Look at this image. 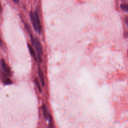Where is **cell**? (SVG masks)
Here are the masks:
<instances>
[{
	"instance_id": "cell-1",
	"label": "cell",
	"mask_w": 128,
	"mask_h": 128,
	"mask_svg": "<svg viewBox=\"0 0 128 128\" xmlns=\"http://www.w3.org/2000/svg\"><path fill=\"white\" fill-rule=\"evenodd\" d=\"M34 45L35 46L37 53L38 54L39 60L40 61V62H42L41 56L43 55V49H42V46L41 45V43L40 42L39 39L37 38H36L35 39Z\"/></svg>"
},
{
	"instance_id": "cell-2",
	"label": "cell",
	"mask_w": 128,
	"mask_h": 128,
	"mask_svg": "<svg viewBox=\"0 0 128 128\" xmlns=\"http://www.w3.org/2000/svg\"><path fill=\"white\" fill-rule=\"evenodd\" d=\"M1 62L2 67L3 70L4 71L5 74L8 76H10L11 75V70L10 67L6 63L4 59H2Z\"/></svg>"
},
{
	"instance_id": "cell-3",
	"label": "cell",
	"mask_w": 128,
	"mask_h": 128,
	"mask_svg": "<svg viewBox=\"0 0 128 128\" xmlns=\"http://www.w3.org/2000/svg\"><path fill=\"white\" fill-rule=\"evenodd\" d=\"M30 15L33 27L35 31H37V16H36V12H35V13H33L32 12H30Z\"/></svg>"
},
{
	"instance_id": "cell-4",
	"label": "cell",
	"mask_w": 128,
	"mask_h": 128,
	"mask_svg": "<svg viewBox=\"0 0 128 128\" xmlns=\"http://www.w3.org/2000/svg\"><path fill=\"white\" fill-rule=\"evenodd\" d=\"M39 75L40 79V82L41 83V84L42 85V86L44 87L45 86V79H44V74L43 73L41 69L40 68V67H39Z\"/></svg>"
},
{
	"instance_id": "cell-5",
	"label": "cell",
	"mask_w": 128,
	"mask_h": 128,
	"mask_svg": "<svg viewBox=\"0 0 128 128\" xmlns=\"http://www.w3.org/2000/svg\"><path fill=\"white\" fill-rule=\"evenodd\" d=\"M7 75H4L2 76V81L5 85H10L12 83V81L10 79L6 76Z\"/></svg>"
},
{
	"instance_id": "cell-6",
	"label": "cell",
	"mask_w": 128,
	"mask_h": 128,
	"mask_svg": "<svg viewBox=\"0 0 128 128\" xmlns=\"http://www.w3.org/2000/svg\"><path fill=\"white\" fill-rule=\"evenodd\" d=\"M28 48H29V50L30 54H31V55L34 57V58L35 59L36 61H37V59L35 52L34 49H33V48L32 47V46L30 45L29 44H28Z\"/></svg>"
},
{
	"instance_id": "cell-7",
	"label": "cell",
	"mask_w": 128,
	"mask_h": 128,
	"mask_svg": "<svg viewBox=\"0 0 128 128\" xmlns=\"http://www.w3.org/2000/svg\"><path fill=\"white\" fill-rule=\"evenodd\" d=\"M42 110H43V113L44 117L45 118V119H47L49 117V114H48V111L46 106L43 104L42 106Z\"/></svg>"
},
{
	"instance_id": "cell-8",
	"label": "cell",
	"mask_w": 128,
	"mask_h": 128,
	"mask_svg": "<svg viewBox=\"0 0 128 128\" xmlns=\"http://www.w3.org/2000/svg\"><path fill=\"white\" fill-rule=\"evenodd\" d=\"M35 81V84H36V85L37 87L38 88V89H39V90L40 92H42V90H41V88L40 82H39V80H38V78H36L35 79V81Z\"/></svg>"
},
{
	"instance_id": "cell-9",
	"label": "cell",
	"mask_w": 128,
	"mask_h": 128,
	"mask_svg": "<svg viewBox=\"0 0 128 128\" xmlns=\"http://www.w3.org/2000/svg\"><path fill=\"white\" fill-rule=\"evenodd\" d=\"M121 8L123 11L128 12V5L126 4H122L121 5Z\"/></svg>"
},
{
	"instance_id": "cell-10",
	"label": "cell",
	"mask_w": 128,
	"mask_h": 128,
	"mask_svg": "<svg viewBox=\"0 0 128 128\" xmlns=\"http://www.w3.org/2000/svg\"><path fill=\"white\" fill-rule=\"evenodd\" d=\"M125 21L127 24V25L128 26V16H127L125 18Z\"/></svg>"
},
{
	"instance_id": "cell-11",
	"label": "cell",
	"mask_w": 128,
	"mask_h": 128,
	"mask_svg": "<svg viewBox=\"0 0 128 128\" xmlns=\"http://www.w3.org/2000/svg\"><path fill=\"white\" fill-rule=\"evenodd\" d=\"M13 1L16 3H18L19 2V0H13Z\"/></svg>"
},
{
	"instance_id": "cell-12",
	"label": "cell",
	"mask_w": 128,
	"mask_h": 128,
	"mask_svg": "<svg viewBox=\"0 0 128 128\" xmlns=\"http://www.w3.org/2000/svg\"><path fill=\"white\" fill-rule=\"evenodd\" d=\"M2 6H1V3H0V13H1V11H2Z\"/></svg>"
},
{
	"instance_id": "cell-13",
	"label": "cell",
	"mask_w": 128,
	"mask_h": 128,
	"mask_svg": "<svg viewBox=\"0 0 128 128\" xmlns=\"http://www.w3.org/2000/svg\"><path fill=\"white\" fill-rule=\"evenodd\" d=\"M1 44H2V41H1V39H0V46L1 45Z\"/></svg>"
},
{
	"instance_id": "cell-14",
	"label": "cell",
	"mask_w": 128,
	"mask_h": 128,
	"mask_svg": "<svg viewBox=\"0 0 128 128\" xmlns=\"http://www.w3.org/2000/svg\"><path fill=\"white\" fill-rule=\"evenodd\" d=\"M127 35H128V34H127Z\"/></svg>"
}]
</instances>
